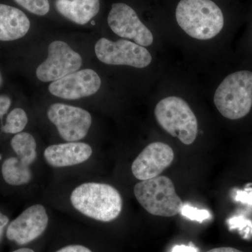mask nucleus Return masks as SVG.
Listing matches in <instances>:
<instances>
[{
	"mask_svg": "<svg viewBox=\"0 0 252 252\" xmlns=\"http://www.w3.org/2000/svg\"><path fill=\"white\" fill-rule=\"evenodd\" d=\"M171 252H198V250L190 243L189 245H175Z\"/></svg>",
	"mask_w": 252,
	"mask_h": 252,
	"instance_id": "nucleus-24",
	"label": "nucleus"
},
{
	"mask_svg": "<svg viewBox=\"0 0 252 252\" xmlns=\"http://www.w3.org/2000/svg\"><path fill=\"white\" fill-rule=\"evenodd\" d=\"M49 221L45 207L40 204L31 205L10 220L6 230V238L16 245H27L44 233Z\"/></svg>",
	"mask_w": 252,
	"mask_h": 252,
	"instance_id": "nucleus-10",
	"label": "nucleus"
},
{
	"mask_svg": "<svg viewBox=\"0 0 252 252\" xmlns=\"http://www.w3.org/2000/svg\"><path fill=\"white\" fill-rule=\"evenodd\" d=\"M47 117L66 142H79L85 138L92 125L90 113L69 104H51L48 109Z\"/></svg>",
	"mask_w": 252,
	"mask_h": 252,
	"instance_id": "nucleus-8",
	"label": "nucleus"
},
{
	"mask_svg": "<svg viewBox=\"0 0 252 252\" xmlns=\"http://www.w3.org/2000/svg\"><path fill=\"white\" fill-rule=\"evenodd\" d=\"M235 200L252 205V189L237 192Z\"/></svg>",
	"mask_w": 252,
	"mask_h": 252,
	"instance_id": "nucleus-21",
	"label": "nucleus"
},
{
	"mask_svg": "<svg viewBox=\"0 0 252 252\" xmlns=\"http://www.w3.org/2000/svg\"><path fill=\"white\" fill-rule=\"evenodd\" d=\"M27 113L21 107L11 109L6 114L4 122L1 126V131L6 135H16L23 132L28 125Z\"/></svg>",
	"mask_w": 252,
	"mask_h": 252,
	"instance_id": "nucleus-17",
	"label": "nucleus"
},
{
	"mask_svg": "<svg viewBox=\"0 0 252 252\" xmlns=\"http://www.w3.org/2000/svg\"><path fill=\"white\" fill-rule=\"evenodd\" d=\"M207 252H243L237 249L223 247V248H215Z\"/></svg>",
	"mask_w": 252,
	"mask_h": 252,
	"instance_id": "nucleus-25",
	"label": "nucleus"
},
{
	"mask_svg": "<svg viewBox=\"0 0 252 252\" xmlns=\"http://www.w3.org/2000/svg\"><path fill=\"white\" fill-rule=\"evenodd\" d=\"M82 58L67 43L54 41L48 48V57L36 68V76L42 82L59 80L68 74L79 71Z\"/></svg>",
	"mask_w": 252,
	"mask_h": 252,
	"instance_id": "nucleus-9",
	"label": "nucleus"
},
{
	"mask_svg": "<svg viewBox=\"0 0 252 252\" xmlns=\"http://www.w3.org/2000/svg\"><path fill=\"white\" fill-rule=\"evenodd\" d=\"M214 102L226 119L237 120L248 115L252 107V72L239 71L225 77L217 88Z\"/></svg>",
	"mask_w": 252,
	"mask_h": 252,
	"instance_id": "nucleus-4",
	"label": "nucleus"
},
{
	"mask_svg": "<svg viewBox=\"0 0 252 252\" xmlns=\"http://www.w3.org/2000/svg\"><path fill=\"white\" fill-rule=\"evenodd\" d=\"M176 19L188 35L199 40L215 37L224 25L221 10L211 0H181Z\"/></svg>",
	"mask_w": 252,
	"mask_h": 252,
	"instance_id": "nucleus-2",
	"label": "nucleus"
},
{
	"mask_svg": "<svg viewBox=\"0 0 252 252\" xmlns=\"http://www.w3.org/2000/svg\"><path fill=\"white\" fill-rule=\"evenodd\" d=\"M56 9L69 21L85 25L98 14L99 0H56Z\"/></svg>",
	"mask_w": 252,
	"mask_h": 252,
	"instance_id": "nucleus-16",
	"label": "nucleus"
},
{
	"mask_svg": "<svg viewBox=\"0 0 252 252\" xmlns=\"http://www.w3.org/2000/svg\"><path fill=\"white\" fill-rule=\"evenodd\" d=\"M94 53L100 62L111 65H127L144 68L152 61V55L144 46L132 41H117L100 38L94 45Z\"/></svg>",
	"mask_w": 252,
	"mask_h": 252,
	"instance_id": "nucleus-7",
	"label": "nucleus"
},
{
	"mask_svg": "<svg viewBox=\"0 0 252 252\" xmlns=\"http://www.w3.org/2000/svg\"><path fill=\"white\" fill-rule=\"evenodd\" d=\"M101 85L102 81L95 71L84 69L53 81L49 91L60 98L75 100L95 94Z\"/></svg>",
	"mask_w": 252,
	"mask_h": 252,
	"instance_id": "nucleus-12",
	"label": "nucleus"
},
{
	"mask_svg": "<svg viewBox=\"0 0 252 252\" xmlns=\"http://www.w3.org/2000/svg\"><path fill=\"white\" fill-rule=\"evenodd\" d=\"M154 114L159 125L170 135L186 145L193 143L198 135V121L183 99L175 96L162 99Z\"/></svg>",
	"mask_w": 252,
	"mask_h": 252,
	"instance_id": "nucleus-6",
	"label": "nucleus"
},
{
	"mask_svg": "<svg viewBox=\"0 0 252 252\" xmlns=\"http://www.w3.org/2000/svg\"><path fill=\"white\" fill-rule=\"evenodd\" d=\"M73 207L84 216L102 222L115 220L122 213L123 199L117 189L107 184L86 182L72 190Z\"/></svg>",
	"mask_w": 252,
	"mask_h": 252,
	"instance_id": "nucleus-1",
	"label": "nucleus"
},
{
	"mask_svg": "<svg viewBox=\"0 0 252 252\" xmlns=\"http://www.w3.org/2000/svg\"><path fill=\"white\" fill-rule=\"evenodd\" d=\"M174 157L175 154L168 144L153 142L146 147L136 158L131 170L137 180L155 178L171 165Z\"/></svg>",
	"mask_w": 252,
	"mask_h": 252,
	"instance_id": "nucleus-13",
	"label": "nucleus"
},
{
	"mask_svg": "<svg viewBox=\"0 0 252 252\" xmlns=\"http://www.w3.org/2000/svg\"><path fill=\"white\" fill-rule=\"evenodd\" d=\"M12 252H34L30 248H20Z\"/></svg>",
	"mask_w": 252,
	"mask_h": 252,
	"instance_id": "nucleus-26",
	"label": "nucleus"
},
{
	"mask_svg": "<svg viewBox=\"0 0 252 252\" xmlns=\"http://www.w3.org/2000/svg\"><path fill=\"white\" fill-rule=\"evenodd\" d=\"M180 214L186 218L191 220H196L199 223H203L204 220H210L212 217L208 210H200L189 203L184 204Z\"/></svg>",
	"mask_w": 252,
	"mask_h": 252,
	"instance_id": "nucleus-19",
	"label": "nucleus"
},
{
	"mask_svg": "<svg viewBox=\"0 0 252 252\" xmlns=\"http://www.w3.org/2000/svg\"><path fill=\"white\" fill-rule=\"evenodd\" d=\"M107 21L111 30L120 37L132 39L144 47L153 44L152 32L128 5L124 3L113 4Z\"/></svg>",
	"mask_w": 252,
	"mask_h": 252,
	"instance_id": "nucleus-11",
	"label": "nucleus"
},
{
	"mask_svg": "<svg viewBox=\"0 0 252 252\" xmlns=\"http://www.w3.org/2000/svg\"><path fill=\"white\" fill-rule=\"evenodd\" d=\"M56 252H93L90 249L79 245H68Z\"/></svg>",
	"mask_w": 252,
	"mask_h": 252,
	"instance_id": "nucleus-22",
	"label": "nucleus"
},
{
	"mask_svg": "<svg viewBox=\"0 0 252 252\" xmlns=\"http://www.w3.org/2000/svg\"><path fill=\"white\" fill-rule=\"evenodd\" d=\"M3 84V77L2 75H1V73L0 72V87H1V85Z\"/></svg>",
	"mask_w": 252,
	"mask_h": 252,
	"instance_id": "nucleus-27",
	"label": "nucleus"
},
{
	"mask_svg": "<svg viewBox=\"0 0 252 252\" xmlns=\"http://www.w3.org/2000/svg\"><path fill=\"white\" fill-rule=\"evenodd\" d=\"M93 152L92 147L85 142H67L49 146L43 155L48 165L61 168L84 163L90 159Z\"/></svg>",
	"mask_w": 252,
	"mask_h": 252,
	"instance_id": "nucleus-14",
	"label": "nucleus"
},
{
	"mask_svg": "<svg viewBox=\"0 0 252 252\" xmlns=\"http://www.w3.org/2000/svg\"><path fill=\"white\" fill-rule=\"evenodd\" d=\"M11 154L0 155V179L4 185L20 188L32 181V165L37 158V144L32 134L21 132L9 141Z\"/></svg>",
	"mask_w": 252,
	"mask_h": 252,
	"instance_id": "nucleus-3",
	"label": "nucleus"
},
{
	"mask_svg": "<svg viewBox=\"0 0 252 252\" xmlns=\"http://www.w3.org/2000/svg\"><path fill=\"white\" fill-rule=\"evenodd\" d=\"M14 1L29 12L37 16H44L49 11V0H14Z\"/></svg>",
	"mask_w": 252,
	"mask_h": 252,
	"instance_id": "nucleus-18",
	"label": "nucleus"
},
{
	"mask_svg": "<svg viewBox=\"0 0 252 252\" xmlns=\"http://www.w3.org/2000/svg\"><path fill=\"white\" fill-rule=\"evenodd\" d=\"M10 222L9 217L5 212L0 210V240L2 238L4 233Z\"/></svg>",
	"mask_w": 252,
	"mask_h": 252,
	"instance_id": "nucleus-23",
	"label": "nucleus"
},
{
	"mask_svg": "<svg viewBox=\"0 0 252 252\" xmlns=\"http://www.w3.org/2000/svg\"><path fill=\"white\" fill-rule=\"evenodd\" d=\"M31 21L24 12L9 5L0 4V41H12L24 37Z\"/></svg>",
	"mask_w": 252,
	"mask_h": 252,
	"instance_id": "nucleus-15",
	"label": "nucleus"
},
{
	"mask_svg": "<svg viewBox=\"0 0 252 252\" xmlns=\"http://www.w3.org/2000/svg\"><path fill=\"white\" fill-rule=\"evenodd\" d=\"M134 194L144 210L155 216H175L184 205L173 182L165 176L140 181L134 187Z\"/></svg>",
	"mask_w": 252,
	"mask_h": 252,
	"instance_id": "nucleus-5",
	"label": "nucleus"
},
{
	"mask_svg": "<svg viewBox=\"0 0 252 252\" xmlns=\"http://www.w3.org/2000/svg\"><path fill=\"white\" fill-rule=\"evenodd\" d=\"M11 99L7 94H0V121L2 122L4 116L9 112L11 107Z\"/></svg>",
	"mask_w": 252,
	"mask_h": 252,
	"instance_id": "nucleus-20",
	"label": "nucleus"
}]
</instances>
